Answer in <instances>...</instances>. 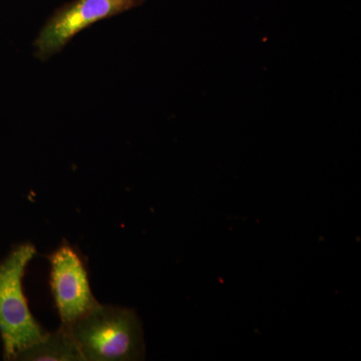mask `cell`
Masks as SVG:
<instances>
[{
	"instance_id": "cell-1",
	"label": "cell",
	"mask_w": 361,
	"mask_h": 361,
	"mask_svg": "<svg viewBox=\"0 0 361 361\" xmlns=\"http://www.w3.org/2000/svg\"><path fill=\"white\" fill-rule=\"evenodd\" d=\"M68 326L84 361H130L144 357L142 323L135 310L99 304Z\"/></svg>"
},
{
	"instance_id": "cell-2",
	"label": "cell",
	"mask_w": 361,
	"mask_h": 361,
	"mask_svg": "<svg viewBox=\"0 0 361 361\" xmlns=\"http://www.w3.org/2000/svg\"><path fill=\"white\" fill-rule=\"evenodd\" d=\"M35 254L32 244H21L0 263V336L6 360H16L47 334L30 312L23 289V275Z\"/></svg>"
},
{
	"instance_id": "cell-3",
	"label": "cell",
	"mask_w": 361,
	"mask_h": 361,
	"mask_svg": "<svg viewBox=\"0 0 361 361\" xmlns=\"http://www.w3.org/2000/svg\"><path fill=\"white\" fill-rule=\"evenodd\" d=\"M146 0H73L56 9L35 40V56L45 61L65 49L75 35L106 18L142 6Z\"/></svg>"
},
{
	"instance_id": "cell-4",
	"label": "cell",
	"mask_w": 361,
	"mask_h": 361,
	"mask_svg": "<svg viewBox=\"0 0 361 361\" xmlns=\"http://www.w3.org/2000/svg\"><path fill=\"white\" fill-rule=\"evenodd\" d=\"M49 261L51 290L59 317L63 324H73L99 303L90 289L82 259L68 243L54 252Z\"/></svg>"
},
{
	"instance_id": "cell-5",
	"label": "cell",
	"mask_w": 361,
	"mask_h": 361,
	"mask_svg": "<svg viewBox=\"0 0 361 361\" xmlns=\"http://www.w3.org/2000/svg\"><path fill=\"white\" fill-rule=\"evenodd\" d=\"M23 361H84L68 325L28 346L16 356Z\"/></svg>"
}]
</instances>
